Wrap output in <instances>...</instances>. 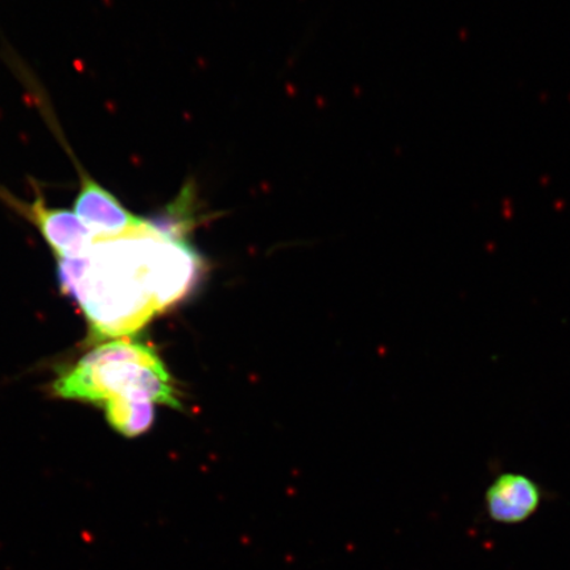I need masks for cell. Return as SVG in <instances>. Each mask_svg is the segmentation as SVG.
Returning a JSON list of instances; mask_svg holds the SVG:
<instances>
[{
	"label": "cell",
	"instance_id": "cell-4",
	"mask_svg": "<svg viewBox=\"0 0 570 570\" xmlns=\"http://www.w3.org/2000/svg\"><path fill=\"white\" fill-rule=\"evenodd\" d=\"M80 189L75 199V213L97 239H114L138 233L147 219L134 216L122 203L78 166Z\"/></svg>",
	"mask_w": 570,
	"mask_h": 570
},
{
	"label": "cell",
	"instance_id": "cell-2",
	"mask_svg": "<svg viewBox=\"0 0 570 570\" xmlns=\"http://www.w3.org/2000/svg\"><path fill=\"white\" fill-rule=\"evenodd\" d=\"M53 394L101 405L109 399L125 397L180 409L177 391L159 355L153 347L127 337L92 348L57 377Z\"/></svg>",
	"mask_w": 570,
	"mask_h": 570
},
{
	"label": "cell",
	"instance_id": "cell-3",
	"mask_svg": "<svg viewBox=\"0 0 570 570\" xmlns=\"http://www.w3.org/2000/svg\"><path fill=\"white\" fill-rule=\"evenodd\" d=\"M33 185L36 197L32 203L20 199L3 187H0V202L32 224L59 259L76 258L87 253L96 240L95 234L76 213L48 206L41 189Z\"/></svg>",
	"mask_w": 570,
	"mask_h": 570
},
{
	"label": "cell",
	"instance_id": "cell-1",
	"mask_svg": "<svg viewBox=\"0 0 570 570\" xmlns=\"http://www.w3.org/2000/svg\"><path fill=\"white\" fill-rule=\"evenodd\" d=\"M169 237L147 220L138 233L96 238L87 253L59 261L61 288L82 309L92 337L126 338L160 312L159 273Z\"/></svg>",
	"mask_w": 570,
	"mask_h": 570
},
{
	"label": "cell",
	"instance_id": "cell-5",
	"mask_svg": "<svg viewBox=\"0 0 570 570\" xmlns=\"http://www.w3.org/2000/svg\"><path fill=\"white\" fill-rule=\"evenodd\" d=\"M541 489L530 476L503 473L490 484L484 504L493 522L520 524L529 520L540 508Z\"/></svg>",
	"mask_w": 570,
	"mask_h": 570
},
{
	"label": "cell",
	"instance_id": "cell-6",
	"mask_svg": "<svg viewBox=\"0 0 570 570\" xmlns=\"http://www.w3.org/2000/svg\"><path fill=\"white\" fill-rule=\"evenodd\" d=\"M107 423L127 438L139 436L154 423V403L112 397L104 404Z\"/></svg>",
	"mask_w": 570,
	"mask_h": 570
}]
</instances>
